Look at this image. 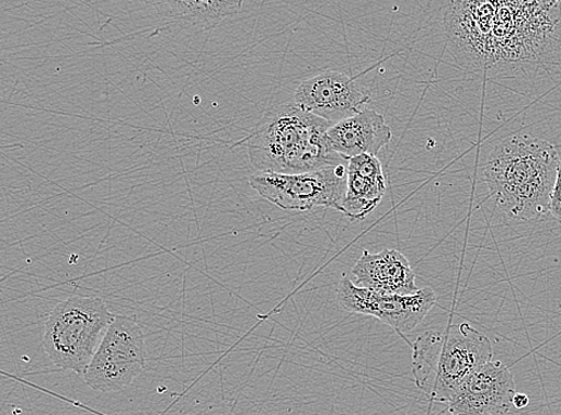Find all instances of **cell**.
<instances>
[{"label":"cell","mask_w":561,"mask_h":415,"mask_svg":"<svg viewBox=\"0 0 561 415\" xmlns=\"http://www.w3.org/2000/svg\"><path fill=\"white\" fill-rule=\"evenodd\" d=\"M551 215L561 220V155L559 159L556 184L551 197Z\"/></svg>","instance_id":"obj_15"},{"label":"cell","mask_w":561,"mask_h":415,"mask_svg":"<svg viewBox=\"0 0 561 415\" xmlns=\"http://www.w3.org/2000/svg\"><path fill=\"white\" fill-rule=\"evenodd\" d=\"M391 137L385 116L368 108L331 126L328 132L331 149L347 161L359 154L376 155Z\"/></svg>","instance_id":"obj_12"},{"label":"cell","mask_w":561,"mask_h":415,"mask_svg":"<svg viewBox=\"0 0 561 415\" xmlns=\"http://www.w3.org/2000/svg\"><path fill=\"white\" fill-rule=\"evenodd\" d=\"M529 397L526 394H517L514 397V407L517 410H524L529 405Z\"/></svg>","instance_id":"obj_16"},{"label":"cell","mask_w":561,"mask_h":415,"mask_svg":"<svg viewBox=\"0 0 561 415\" xmlns=\"http://www.w3.org/2000/svg\"><path fill=\"white\" fill-rule=\"evenodd\" d=\"M451 55L469 72L513 74L561 54V2H453L445 11Z\"/></svg>","instance_id":"obj_1"},{"label":"cell","mask_w":561,"mask_h":415,"mask_svg":"<svg viewBox=\"0 0 561 415\" xmlns=\"http://www.w3.org/2000/svg\"><path fill=\"white\" fill-rule=\"evenodd\" d=\"M156 10L164 19L188 22L195 27L210 31L220 22L232 18L242 10L239 0H179V2L153 3Z\"/></svg>","instance_id":"obj_14"},{"label":"cell","mask_w":561,"mask_h":415,"mask_svg":"<svg viewBox=\"0 0 561 415\" xmlns=\"http://www.w3.org/2000/svg\"><path fill=\"white\" fill-rule=\"evenodd\" d=\"M559 159L550 141L514 135L491 151L482 178L491 199L506 217L538 222L551 214Z\"/></svg>","instance_id":"obj_2"},{"label":"cell","mask_w":561,"mask_h":415,"mask_svg":"<svg viewBox=\"0 0 561 415\" xmlns=\"http://www.w3.org/2000/svg\"><path fill=\"white\" fill-rule=\"evenodd\" d=\"M414 383L430 401L448 404L462 382L493 358L486 335L466 322L427 331L412 345Z\"/></svg>","instance_id":"obj_4"},{"label":"cell","mask_w":561,"mask_h":415,"mask_svg":"<svg viewBox=\"0 0 561 415\" xmlns=\"http://www.w3.org/2000/svg\"><path fill=\"white\" fill-rule=\"evenodd\" d=\"M293 101L333 126L367 109L370 93L354 77L324 71L299 84Z\"/></svg>","instance_id":"obj_9"},{"label":"cell","mask_w":561,"mask_h":415,"mask_svg":"<svg viewBox=\"0 0 561 415\" xmlns=\"http://www.w3.org/2000/svg\"><path fill=\"white\" fill-rule=\"evenodd\" d=\"M514 374L502 361H490L462 382L448 402L450 415H507L514 406Z\"/></svg>","instance_id":"obj_10"},{"label":"cell","mask_w":561,"mask_h":415,"mask_svg":"<svg viewBox=\"0 0 561 415\" xmlns=\"http://www.w3.org/2000/svg\"><path fill=\"white\" fill-rule=\"evenodd\" d=\"M114 320L102 298L69 297L51 309L45 321L47 357L62 370L84 374Z\"/></svg>","instance_id":"obj_5"},{"label":"cell","mask_w":561,"mask_h":415,"mask_svg":"<svg viewBox=\"0 0 561 415\" xmlns=\"http://www.w3.org/2000/svg\"><path fill=\"white\" fill-rule=\"evenodd\" d=\"M336 300L348 313L376 318L402 335L420 326L436 306L437 295L432 288L410 296L375 292L343 276Z\"/></svg>","instance_id":"obj_8"},{"label":"cell","mask_w":561,"mask_h":415,"mask_svg":"<svg viewBox=\"0 0 561 415\" xmlns=\"http://www.w3.org/2000/svg\"><path fill=\"white\" fill-rule=\"evenodd\" d=\"M332 125L294 101L270 109L247 137L252 165L261 173L301 174L346 164L329 142Z\"/></svg>","instance_id":"obj_3"},{"label":"cell","mask_w":561,"mask_h":415,"mask_svg":"<svg viewBox=\"0 0 561 415\" xmlns=\"http://www.w3.org/2000/svg\"><path fill=\"white\" fill-rule=\"evenodd\" d=\"M250 184L261 197L284 211L306 212L330 207L343 214L347 163L301 174H254Z\"/></svg>","instance_id":"obj_7"},{"label":"cell","mask_w":561,"mask_h":415,"mask_svg":"<svg viewBox=\"0 0 561 415\" xmlns=\"http://www.w3.org/2000/svg\"><path fill=\"white\" fill-rule=\"evenodd\" d=\"M357 287L375 292L410 296L416 288L415 274L409 258L397 250L370 253L365 250L352 268Z\"/></svg>","instance_id":"obj_11"},{"label":"cell","mask_w":561,"mask_h":415,"mask_svg":"<svg viewBox=\"0 0 561 415\" xmlns=\"http://www.w3.org/2000/svg\"><path fill=\"white\" fill-rule=\"evenodd\" d=\"M387 191V175L377 155L359 154L347 162V186L343 214L362 220L381 204Z\"/></svg>","instance_id":"obj_13"},{"label":"cell","mask_w":561,"mask_h":415,"mask_svg":"<svg viewBox=\"0 0 561 415\" xmlns=\"http://www.w3.org/2000/svg\"><path fill=\"white\" fill-rule=\"evenodd\" d=\"M146 335L136 316L116 315L91 360L85 383L100 393H119L147 369Z\"/></svg>","instance_id":"obj_6"}]
</instances>
